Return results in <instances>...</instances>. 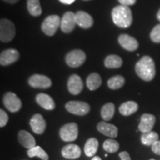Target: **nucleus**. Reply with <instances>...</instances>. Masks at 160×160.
Segmentation results:
<instances>
[{"label":"nucleus","instance_id":"27","mask_svg":"<svg viewBox=\"0 0 160 160\" xmlns=\"http://www.w3.org/2000/svg\"><path fill=\"white\" fill-rule=\"evenodd\" d=\"M115 113V106L113 103L105 104L101 110V116L105 121H109L113 118Z\"/></svg>","mask_w":160,"mask_h":160},{"label":"nucleus","instance_id":"32","mask_svg":"<svg viewBox=\"0 0 160 160\" xmlns=\"http://www.w3.org/2000/svg\"><path fill=\"white\" fill-rule=\"evenodd\" d=\"M8 122V116L2 109L0 110V127H5Z\"/></svg>","mask_w":160,"mask_h":160},{"label":"nucleus","instance_id":"9","mask_svg":"<svg viewBox=\"0 0 160 160\" xmlns=\"http://www.w3.org/2000/svg\"><path fill=\"white\" fill-rule=\"evenodd\" d=\"M77 22H76L75 13L71 11L66 12L61 19L60 28L64 33H71L74 30Z\"/></svg>","mask_w":160,"mask_h":160},{"label":"nucleus","instance_id":"8","mask_svg":"<svg viewBox=\"0 0 160 160\" xmlns=\"http://www.w3.org/2000/svg\"><path fill=\"white\" fill-rule=\"evenodd\" d=\"M3 103L5 108L12 113L19 111L22 108V102L17 94L12 92L6 93L3 97Z\"/></svg>","mask_w":160,"mask_h":160},{"label":"nucleus","instance_id":"1","mask_svg":"<svg viewBox=\"0 0 160 160\" xmlns=\"http://www.w3.org/2000/svg\"><path fill=\"white\" fill-rule=\"evenodd\" d=\"M113 23L121 28H128L133 22V15L128 6L118 5L111 12Z\"/></svg>","mask_w":160,"mask_h":160},{"label":"nucleus","instance_id":"25","mask_svg":"<svg viewBox=\"0 0 160 160\" xmlns=\"http://www.w3.org/2000/svg\"><path fill=\"white\" fill-rule=\"evenodd\" d=\"M122 59L117 55H109L105 58V65L108 68H119L122 65Z\"/></svg>","mask_w":160,"mask_h":160},{"label":"nucleus","instance_id":"41","mask_svg":"<svg viewBox=\"0 0 160 160\" xmlns=\"http://www.w3.org/2000/svg\"><path fill=\"white\" fill-rule=\"evenodd\" d=\"M85 1H87V0H85Z\"/></svg>","mask_w":160,"mask_h":160},{"label":"nucleus","instance_id":"39","mask_svg":"<svg viewBox=\"0 0 160 160\" xmlns=\"http://www.w3.org/2000/svg\"><path fill=\"white\" fill-rule=\"evenodd\" d=\"M157 19L160 22V9H159V11H158V13H157Z\"/></svg>","mask_w":160,"mask_h":160},{"label":"nucleus","instance_id":"3","mask_svg":"<svg viewBox=\"0 0 160 160\" xmlns=\"http://www.w3.org/2000/svg\"><path fill=\"white\" fill-rule=\"evenodd\" d=\"M16 35L15 25L11 20L2 19L0 21V40L2 42H10Z\"/></svg>","mask_w":160,"mask_h":160},{"label":"nucleus","instance_id":"31","mask_svg":"<svg viewBox=\"0 0 160 160\" xmlns=\"http://www.w3.org/2000/svg\"><path fill=\"white\" fill-rule=\"evenodd\" d=\"M150 36H151V39L153 42L160 43V24L153 28Z\"/></svg>","mask_w":160,"mask_h":160},{"label":"nucleus","instance_id":"6","mask_svg":"<svg viewBox=\"0 0 160 160\" xmlns=\"http://www.w3.org/2000/svg\"><path fill=\"white\" fill-rule=\"evenodd\" d=\"M78 125L77 123L72 122L66 124L61 128L59 131V135L61 139L65 142H73L77 139Z\"/></svg>","mask_w":160,"mask_h":160},{"label":"nucleus","instance_id":"33","mask_svg":"<svg viewBox=\"0 0 160 160\" xmlns=\"http://www.w3.org/2000/svg\"><path fill=\"white\" fill-rule=\"evenodd\" d=\"M151 149L152 151L156 154L160 155V140H158L151 146Z\"/></svg>","mask_w":160,"mask_h":160},{"label":"nucleus","instance_id":"7","mask_svg":"<svg viewBox=\"0 0 160 160\" xmlns=\"http://www.w3.org/2000/svg\"><path fill=\"white\" fill-rule=\"evenodd\" d=\"M65 108L69 113L78 116H84L88 113L90 105L85 102L70 101L65 105Z\"/></svg>","mask_w":160,"mask_h":160},{"label":"nucleus","instance_id":"29","mask_svg":"<svg viewBox=\"0 0 160 160\" xmlns=\"http://www.w3.org/2000/svg\"><path fill=\"white\" fill-rule=\"evenodd\" d=\"M125 80L122 76L117 75L111 77L108 81V86L112 90H117L121 88L125 85Z\"/></svg>","mask_w":160,"mask_h":160},{"label":"nucleus","instance_id":"21","mask_svg":"<svg viewBox=\"0 0 160 160\" xmlns=\"http://www.w3.org/2000/svg\"><path fill=\"white\" fill-rule=\"evenodd\" d=\"M138 104L133 101H128L122 104L119 107V113L123 116H130L137 111Z\"/></svg>","mask_w":160,"mask_h":160},{"label":"nucleus","instance_id":"34","mask_svg":"<svg viewBox=\"0 0 160 160\" xmlns=\"http://www.w3.org/2000/svg\"><path fill=\"white\" fill-rule=\"evenodd\" d=\"M118 2L122 5L129 6L134 5L136 2H137V0H118Z\"/></svg>","mask_w":160,"mask_h":160},{"label":"nucleus","instance_id":"37","mask_svg":"<svg viewBox=\"0 0 160 160\" xmlns=\"http://www.w3.org/2000/svg\"><path fill=\"white\" fill-rule=\"evenodd\" d=\"M2 1L5 2H7V3H9V4H15V3L18 2L19 0H2Z\"/></svg>","mask_w":160,"mask_h":160},{"label":"nucleus","instance_id":"24","mask_svg":"<svg viewBox=\"0 0 160 160\" xmlns=\"http://www.w3.org/2000/svg\"><path fill=\"white\" fill-rule=\"evenodd\" d=\"M27 8L30 14L35 17H39L42 13L39 0H28Z\"/></svg>","mask_w":160,"mask_h":160},{"label":"nucleus","instance_id":"13","mask_svg":"<svg viewBox=\"0 0 160 160\" xmlns=\"http://www.w3.org/2000/svg\"><path fill=\"white\" fill-rule=\"evenodd\" d=\"M76 22L83 29H89L93 25V19L89 13L79 11L75 13Z\"/></svg>","mask_w":160,"mask_h":160},{"label":"nucleus","instance_id":"11","mask_svg":"<svg viewBox=\"0 0 160 160\" xmlns=\"http://www.w3.org/2000/svg\"><path fill=\"white\" fill-rule=\"evenodd\" d=\"M19 58V53L17 50L11 48L3 51L0 54V64L7 66L17 62Z\"/></svg>","mask_w":160,"mask_h":160},{"label":"nucleus","instance_id":"28","mask_svg":"<svg viewBox=\"0 0 160 160\" xmlns=\"http://www.w3.org/2000/svg\"><path fill=\"white\" fill-rule=\"evenodd\" d=\"M28 155L29 157H37L41 159L42 160H48L49 157L47 154V153L40 146H35V147L32 148L31 149H28L27 152Z\"/></svg>","mask_w":160,"mask_h":160},{"label":"nucleus","instance_id":"18","mask_svg":"<svg viewBox=\"0 0 160 160\" xmlns=\"http://www.w3.org/2000/svg\"><path fill=\"white\" fill-rule=\"evenodd\" d=\"M62 155L65 159H75L81 156V149L79 146L73 144H70L65 146L62 150Z\"/></svg>","mask_w":160,"mask_h":160},{"label":"nucleus","instance_id":"19","mask_svg":"<svg viewBox=\"0 0 160 160\" xmlns=\"http://www.w3.org/2000/svg\"><path fill=\"white\" fill-rule=\"evenodd\" d=\"M19 142L26 148L31 149L36 146V140L29 132L22 130L19 132Z\"/></svg>","mask_w":160,"mask_h":160},{"label":"nucleus","instance_id":"10","mask_svg":"<svg viewBox=\"0 0 160 160\" xmlns=\"http://www.w3.org/2000/svg\"><path fill=\"white\" fill-rule=\"evenodd\" d=\"M28 84L30 86L34 88L46 89L52 85V82L45 75L34 74L29 78Z\"/></svg>","mask_w":160,"mask_h":160},{"label":"nucleus","instance_id":"15","mask_svg":"<svg viewBox=\"0 0 160 160\" xmlns=\"http://www.w3.org/2000/svg\"><path fill=\"white\" fill-rule=\"evenodd\" d=\"M31 129L37 134H42L46 128V122L42 116L39 113L33 115L30 121Z\"/></svg>","mask_w":160,"mask_h":160},{"label":"nucleus","instance_id":"4","mask_svg":"<svg viewBox=\"0 0 160 160\" xmlns=\"http://www.w3.org/2000/svg\"><path fill=\"white\" fill-rule=\"evenodd\" d=\"M61 19L58 15H51L46 17L42 24L41 28L43 33L49 37H53L60 27Z\"/></svg>","mask_w":160,"mask_h":160},{"label":"nucleus","instance_id":"40","mask_svg":"<svg viewBox=\"0 0 160 160\" xmlns=\"http://www.w3.org/2000/svg\"><path fill=\"white\" fill-rule=\"evenodd\" d=\"M150 160H155V159H150Z\"/></svg>","mask_w":160,"mask_h":160},{"label":"nucleus","instance_id":"20","mask_svg":"<svg viewBox=\"0 0 160 160\" xmlns=\"http://www.w3.org/2000/svg\"><path fill=\"white\" fill-rule=\"evenodd\" d=\"M36 101L41 107L48 111H51L55 108V102L53 99L46 93H39L36 97Z\"/></svg>","mask_w":160,"mask_h":160},{"label":"nucleus","instance_id":"12","mask_svg":"<svg viewBox=\"0 0 160 160\" xmlns=\"http://www.w3.org/2000/svg\"><path fill=\"white\" fill-rule=\"evenodd\" d=\"M83 86V82L79 76L73 74L69 77L68 81V88L71 94H79L82 91Z\"/></svg>","mask_w":160,"mask_h":160},{"label":"nucleus","instance_id":"2","mask_svg":"<svg viewBox=\"0 0 160 160\" xmlns=\"http://www.w3.org/2000/svg\"><path fill=\"white\" fill-rule=\"evenodd\" d=\"M136 73L144 81H151L155 77L156 68L153 59L149 56L142 57L136 64Z\"/></svg>","mask_w":160,"mask_h":160},{"label":"nucleus","instance_id":"17","mask_svg":"<svg viewBox=\"0 0 160 160\" xmlns=\"http://www.w3.org/2000/svg\"><path fill=\"white\" fill-rule=\"evenodd\" d=\"M97 128L100 133L107 136V137L115 138L118 136V128L113 124L100 122L99 123H98Z\"/></svg>","mask_w":160,"mask_h":160},{"label":"nucleus","instance_id":"22","mask_svg":"<svg viewBox=\"0 0 160 160\" xmlns=\"http://www.w3.org/2000/svg\"><path fill=\"white\" fill-rule=\"evenodd\" d=\"M86 85L88 88L91 91H95L99 88L102 85V78L97 73H92L90 74L86 80Z\"/></svg>","mask_w":160,"mask_h":160},{"label":"nucleus","instance_id":"36","mask_svg":"<svg viewBox=\"0 0 160 160\" xmlns=\"http://www.w3.org/2000/svg\"><path fill=\"white\" fill-rule=\"evenodd\" d=\"M76 0H59L60 2L65 4V5H71V4L73 3Z\"/></svg>","mask_w":160,"mask_h":160},{"label":"nucleus","instance_id":"5","mask_svg":"<svg viewBox=\"0 0 160 160\" xmlns=\"http://www.w3.org/2000/svg\"><path fill=\"white\" fill-rule=\"evenodd\" d=\"M86 60L85 53L82 50H73L67 53L65 57V61L67 65L71 68H78Z\"/></svg>","mask_w":160,"mask_h":160},{"label":"nucleus","instance_id":"23","mask_svg":"<svg viewBox=\"0 0 160 160\" xmlns=\"http://www.w3.org/2000/svg\"><path fill=\"white\" fill-rule=\"evenodd\" d=\"M98 147H99V142L96 138H91L88 139L84 148V151L86 156L89 157H93L97 152Z\"/></svg>","mask_w":160,"mask_h":160},{"label":"nucleus","instance_id":"16","mask_svg":"<svg viewBox=\"0 0 160 160\" xmlns=\"http://www.w3.org/2000/svg\"><path fill=\"white\" fill-rule=\"evenodd\" d=\"M156 122V117L149 113H145L141 117V120L139 125V131L142 133H147L152 131Z\"/></svg>","mask_w":160,"mask_h":160},{"label":"nucleus","instance_id":"30","mask_svg":"<svg viewBox=\"0 0 160 160\" xmlns=\"http://www.w3.org/2000/svg\"><path fill=\"white\" fill-rule=\"evenodd\" d=\"M103 148L108 153H115L119 148V144L114 139H107L103 143Z\"/></svg>","mask_w":160,"mask_h":160},{"label":"nucleus","instance_id":"14","mask_svg":"<svg viewBox=\"0 0 160 160\" xmlns=\"http://www.w3.org/2000/svg\"><path fill=\"white\" fill-rule=\"evenodd\" d=\"M118 42L124 49L128 51H134L139 47L137 40L128 34L120 35L118 38Z\"/></svg>","mask_w":160,"mask_h":160},{"label":"nucleus","instance_id":"38","mask_svg":"<svg viewBox=\"0 0 160 160\" xmlns=\"http://www.w3.org/2000/svg\"><path fill=\"white\" fill-rule=\"evenodd\" d=\"M91 160H102V159H101V158L99 157H94Z\"/></svg>","mask_w":160,"mask_h":160},{"label":"nucleus","instance_id":"35","mask_svg":"<svg viewBox=\"0 0 160 160\" xmlns=\"http://www.w3.org/2000/svg\"><path fill=\"white\" fill-rule=\"evenodd\" d=\"M119 157L121 158V160H131L129 153L126 151L121 152L119 154Z\"/></svg>","mask_w":160,"mask_h":160},{"label":"nucleus","instance_id":"26","mask_svg":"<svg viewBox=\"0 0 160 160\" xmlns=\"http://www.w3.org/2000/svg\"><path fill=\"white\" fill-rule=\"evenodd\" d=\"M158 140H159V135L154 131L142 133L141 136L142 143L147 146H152Z\"/></svg>","mask_w":160,"mask_h":160}]
</instances>
